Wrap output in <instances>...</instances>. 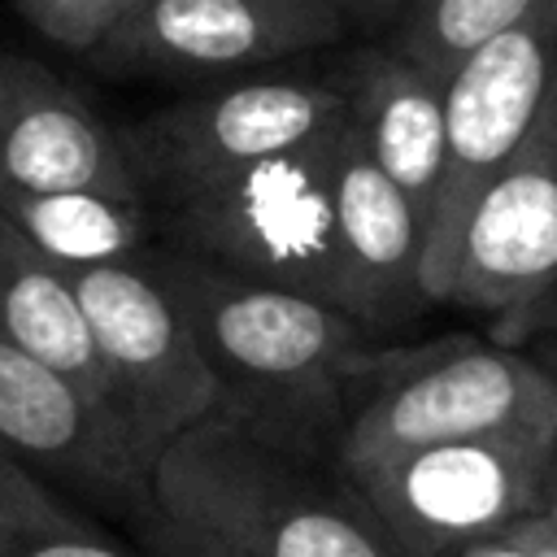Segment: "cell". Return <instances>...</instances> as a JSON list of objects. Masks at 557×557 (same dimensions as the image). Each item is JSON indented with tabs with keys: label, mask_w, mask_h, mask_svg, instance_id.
Here are the masks:
<instances>
[{
	"label": "cell",
	"mask_w": 557,
	"mask_h": 557,
	"mask_svg": "<svg viewBox=\"0 0 557 557\" xmlns=\"http://www.w3.org/2000/svg\"><path fill=\"white\" fill-rule=\"evenodd\" d=\"M213 379V413L252 440L331 466L344 431V370L374 335L339 309L187 248L144 252Z\"/></svg>",
	"instance_id": "cell-1"
},
{
	"label": "cell",
	"mask_w": 557,
	"mask_h": 557,
	"mask_svg": "<svg viewBox=\"0 0 557 557\" xmlns=\"http://www.w3.org/2000/svg\"><path fill=\"white\" fill-rule=\"evenodd\" d=\"M144 557H400L348 483L209 413L148 470Z\"/></svg>",
	"instance_id": "cell-2"
},
{
	"label": "cell",
	"mask_w": 557,
	"mask_h": 557,
	"mask_svg": "<svg viewBox=\"0 0 557 557\" xmlns=\"http://www.w3.org/2000/svg\"><path fill=\"white\" fill-rule=\"evenodd\" d=\"M474 435H557V370L466 331L348 357L331 470Z\"/></svg>",
	"instance_id": "cell-3"
},
{
	"label": "cell",
	"mask_w": 557,
	"mask_h": 557,
	"mask_svg": "<svg viewBox=\"0 0 557 557\" xmlns=\"http://www.w3.org/2000/svg\"><path fill=\"white\" fill-rule=\"evenodd\" d=\"M344 126L239 170L148 191L157 239L218 261L235 274L305 292L361 326L335 235V152Z\"/></svg>",
	"instance_id": "cell-4"
},
{
	"label": "cell",
	"mask_w": 557,
	"mask_h": 557,
	"mask_svg": "<svg viewBox=\"0 0 557 557\" xmlns=\"http://www.w3.org/2000/svg\"><path fill=\"white\" fill-rule=\"evenodd\" d=\"M557 435H474L335 470L400 557H448L544 500Z\"/></svg>",
	"instance_id": "cell-5"
},
{
	"label": "cell",
	"mask_w": 557,
	"mask_h": 557,
	"mask_svg": "<svg viewBox=\"0 0 557 557\" xmlns=\"http://www.w3.org/2000/svg\"><path fill=\"white\" fill-rule=\"evenodd\" d=\"M444 305L474 313L487 339L509 348L557 335V87L513 157L474 196Z\"/></svg>",
	"instance_id": "cell-6"
},
{
	"label": "cell",
	"mask_w": 557,
	"mask_h": 557,
	"mask_svg": "<svg viewBox=\"0 0 557 557\" xmlns=\"http://www.w3.org/2000/svg\"><path fill=\"white\" fill-rule=\"evenodd\" d=\"M557 87V0L479 44L444 78V178L422 235V292L444 305L474 196L513 157Z\"/></svg>",
	"instance_id": "cell-7"
},
{
	"label": "cell",
	"mask_w": 557,
	"mask_h": 557,
	"mask_svg": "<svg viewBox=\"0 0 557 557\" xmlns=\"http://www.w3.org/2000/svg\"><path fill=\"white\" fill-rule=\"evenodd\" d=\"M100 361L104 396L131 448L152 470L157 453L213 413V379L165 287L144 257L61 270Z\"/></svg>",
	"instance_id": "cell-8"
},
{
	"label": "cell",
	"mask_w": 557,
	"mask_h": 557,
	"mask_svg": "<svg viewBox=\"0 0 557 557\" xmlns=\"http://www.w3.org/2000/svg\"><path fill=\"white\" fill-rule=\"evenodd\" d=\"M339 126H348V104L331 78L257 74L183 96L122 131L152 191L309 148Z\"/></svg>",
	"instance_id": "cell-9"
},
{
	"label": "cell",
	"mask_w": 557,
	"mask_h": 557,
	"mask_svg": "<svg viewBox=\"0 0 557 557\" xmlns=\"http://www.w3.org/2000/svg\"><path fill=\"white\" fill-rule=\"evenodd\" d=\"M344 30L326 0H139L87 61L126 78H235L326 48Z\"/></svg>",
	"instance_id": "cell-10"
},
{
	"label": "cell",
	"mask_w": 557,
	"mask_h": 557,
	"mask_svg": "<svg viewBox=\"0 0 557 557\" xmlns=\"http://www.w3.org/2000/svg\"><path fill=\"white\" fill-rule=\"evenodd\" d=\"M0 448L57 496L78 492L131 522L148 505V466L109 405L48 361L0 339Z\"/></svg>",
	"instance_id": "cell-11"
},
{
	"label": "cell",
	"mask_w": 557,
	"mask_h": 557,
	"mask_svg": "<svg viewBox=\"0 0 557 557\" xmlns=\"http://www.w3.org/2000/svg\"><path fill=\"white\" fill-rule=\"evenodd\" d=\"M0 187H87L148 200L126 131L44 61L9 48H0Z\"/></svg>",
	"instance_id": "cell-12"
},
{
	"label": "cell",
	"mask_w": 557,
	"mask_h": 557,
	"mask_svg": "<svg viewBox=\"0 0 557 557\" xmlns=\"http://www.w3.org/2000/svg\"><path fill=\"white\" fill-rule=\"evenodd\" d=\"M331 191L339 261L352 283L361 326L379 335L413 322L431 305L422 292V218L370 161L352 126H344Z\"/></svg>",
	"instance_id": "cell-13"
},
{
	"label": "cell",
	"mask_w": 557,
	"mask_h": 557,
	"mask_svg": "<svg viewBox=\"0 0 557 557\" xmlns=\"http://www.w3.org/2000/svg\"><path fill=\"white\" fill-rule=\"evenodd\" d=\"M348 104V126L357 131L370 161L405 191V200L426 218L444 178V83L400 57L387 39L357 48L331 74Z\"/></svg>",
	"instance_id": "cell-14"
},
{
	"label": "cell",
	"mask_w": 557,
	"mask_h": 557,
	"mask_svg": "<svg viewBox=\"0 0 557 557\" xmlns=\"http://www.w3.org/2000/svg\"><path fill=\"white\" fill-rule=\"evenodd\" d=\"M0 339L48 361L65 379H74L87 396L109 405L100 361L91 352L65 274L17 231V222L4 209H0Z\"/></svg>",
	"instance_id": "cell-15"
},
{
	"label": "cell",
	"mask_w": 557,
	"mask_h": 557,
	"mask_svg": "<svg viewBox=\"0 0 557 557\" xmlns=\"http://www.w3.org/2000/svg\"><path fill=\"white\" fill-rule=\"evenodd\" d=\"M0 209L57 270L135 261L157 244V218L148 200L135 196L87 187H0Z\"/></svg>",
	"instance_id": "cell-16"
},
{
	"label": "cell",
	"mask_w": 557,
	"mask_h": 557,
	"mask_svg": "<svg viewBox=\"0 0 557 557\" xmlns=\"http://www.w3.org/2000/svg\"><path fill=\"white\" fill-rule=\"evenodd\" d=\"M540 4L544 0H413L387 26V44L444 83L479 44L509 30Z\"/></svg>",
	"instance_id": "cell-17"
},
{
	"label": "cell",
	"mask_w": 557,
	"mask_h": 557,
	"mask_svg": "<svg viewBox=\"0 0 557 557\" xmlns=\"http://www.w3.org/2000/svg\"><path fill=\"white\" fill-rule=\"evenodd\" d=\"M139 0H13L17 17L48 44L87 57Z\"/></svg>",
	"instance_id": "cell-18"
},
{
	"label": "cell",
	"mask_w": 557,
	"mask_h": 557,
	"mask_svg": "<svg viewBox=\"0 0 557 557\" xmlns=\"http://www.w3.org/2000/svg\"><path fill=\"white\" fill-rule=\"evenodd\" d=\"M74 518L70 500L57 496L48 483H39L9 448H0V544L9 535L35 531V527H52Z\"/></svg>",
	"instance_id": "cell-19"
},
{
	"label": "cell",
	"mask_w": 557,
	"mask_h": 557,
	"mask_svg": "<svg viewBox=\"0 0 557 557\" xmlns=\"http://www.w3.org/2000/svg\"><path fill=\"white\" fill-rule=\"evenodd\" d=\"M0 557H131V553H122L113 540H104L100 531H91L83 522V513H74L65 522L9 535L0 544Z\"/></svg>",
	"instance_id": "cell-20"
},
{
	"label": "cell",
	"mask_w": 557,
	"mask_h": 557,
	"mask_svg": "<svg viewBox=\"0 0 557 557\" xmlns=\"http://www.w3.org/2000/svg\"><path fill=\"white\" fill-rule=\"evenodd\" d=\"M448 557H557V531H553L548 513L535 509V513L509 522L505 531H496L487 540H474V544H466Z\"/></svg>",
	"instance_id": "cell-21"
},
{
	"label": "cell",
	"mask_w": 557,
	"mask_h": 557,
	"mask_svg": "<svg viewBox=\"0 0 557 557\" xmlns=\"http://www.w3.org/2000/svg\"><path fill=\"white\" fill-rule=\"evenodd\" d=\"M326 4H335L339 13H344V22L352 26V22H374V26H392L413 0H326Z\"/></svg>",
	"instance_id": "cell-22"
},
{
	"label": "cell",
	"mask_w": 557,
	"mask_h": 557,
	"mask_svg": "<svg viewBox=\"0 0 557 557\" xmlns=\"http://www.w3.org/2000/svg\"><path fill=\"white\" fill-rule=\"evenodd\" d=\"M540 509L548 513V522H553V531H557V470L548 466V483H544V500H540Z\"/></svg>",
	"instance_id": "cell-23"
},
{
	"label": "cell",
	"mask_w": 557,
	"mask_h": 557,
	"mask_svg": "<svg viewBox=\"0 0 557 557\" xmlns=\"http://www.w3.org/2000/svg\"><path fill=\"white\" fill-rule=\"evenodd\" d=\"M553 370H557V366H553ZM553 470H557V444H553Z\"/></svg>",
	"instance_id": "cell-24"
}]
</instances>
